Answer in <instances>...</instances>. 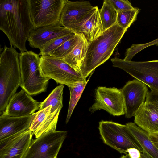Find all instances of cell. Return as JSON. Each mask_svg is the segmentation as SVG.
Returning <instances> with one entry per match:
<instances>
[{
  "label": "cell",
  "mask_w": 158,
  "mask_h": 158,
  "mask_svg": "<svg viewBox=\"0 0 158 158\" xmlns=\"http://www.w3.org/2000/svg\"><path fill=\"white\" fill-rule=\"evenodd\" d=\"M0 29L10 45L21 52L27 51L26 42L33 29L29 0H0Z\"/></svg>",
  "instance_id": "obj_1"
},
{
  "label": "cell",
  "mask_w": 158,
  "mask_h": 158,
  "mask_svg": "<svg viewBox=\"0 0 158 158\" xmlns=\"http://www.w3.org/2000/svg\"><path fill=\"white\" fill-rule=\"evenodd\" d=\"M127 30L122 28L116 23L97 38L88 42L81 71L85 78L110 58Z\"/></svg>",
  "instance_id": "obj_2"
},
{
  "label": "cell",
  "mask_w": 158,
  "mask_h": 158,
  "mask_svg": "<svg viewBox=\"0 0 158 158\" xmlns=\"http://www.w3.org/2000/svg\"><path fill=\"white\" fill-rule=\"evenodd\" d=\"M20 53L10 45L4 46L0 58V115L20 85Z\"/></svg>",
  "instance_id": "obj_3"
},
{
  "label": "cell",
  "mask_w": 158,
  "mask_h": 158,
  "mask_svg": "<svg viewBox=\"0 0 158 158\" xmlns=\"http://www.w3.org/2000/svg\"><path fill=\"white\" fill-rule=\"evenodd\" d=\"M20 86L31 95L45 92L49 78L42 76L39 55L32 51L20 53Z\"/></svg>",
  "instance_id": "obj_4"
},
{
  "label": "cell",
  "mask_w": 158,
  "mask_h": 158,
  "mask_svg": "<svg viewBox=\"0 0 158 158\" xmlns=\"http://www.w3.org/2000/svg\"><path fill=\"white\" fill-rule=\"evenodd\" d=\"M98 128L103 142L120 153L127 154V150L131 148L143 152L139 143L126 124L102 120L99 122Z\"/></svg>",
  "instance_id": "obj_5"
},
{
  "label": "cell",
  "mask_w": 158,
  "mask_h": 158,
  "mask_svg": "<svg viewBox=\"0 0 158 158\" xmlns=\"http://www.w3.org/2000/svg\"><path fill=\"white\" fill-rule=\"evenodd\" d=\"M40 68L42 76L54 80L57 83L73 87L87 81L63 59L48 55L40 57Z\"/></svg>",
  "instance_id": "obj_6"
},
{
  "label": "cell",
  "mask_w": 158,
  "mask_h": 158,
  "mask_svg": "<svg viewBox=\"0 0 158 158\" xmlns=\"http://www.w3.org/2000/svg\"><path fill=\"white\" fill-rule=\"evenodd\" d=\"M113 66L123 70L158 92V60L146 61H125L117 57L111 59Z\"/></svg>",
  "instance_id": "obj_7"
},
{
  "label": "cell",
  "mask_w": 158,
  "mask_h": 158,
  "mask_svg": "<svg viewBox=\"0 0 158 158\" xmlns=\"http://www.w3.org/2000/svg\"><path fill=\"white\" fill-rule=\"evenodd\" d=\"M64 0H29L30 15L33 29L60 25Z\"/></svg>",
  "instance_id": "obj_8"
},
{
  "label": "cell",
  "mask_w": 158,
  "mask_h": 158,
  "mask_svg": "<svg viewBox=\"0 0 158 158\" xmlns=\"http://www.w3.org/2000/svg\"><path fill=\"white\" fill-rule=\"evenodd\" d=\"M67 132L55 131L32 139L24 158H57Z\"/></svg>",
  "instance_id": "obj_9"
},
{
  "label": "cell",
  "mask_w": 158,
  "mask_h": 158,
  "mask_svg": "<svg viewBox=\"0 0 158 158\" xmlns=\"http://www.w3.org/2000/svg\"><path fill=\"white\" fill-rule=\"evenodd\" d=\"M95 101L89 110L92 113L103 109L114 116L125 114L124 101L121 89L115 87H98L95 90Z\"/></svg>",
  "instance_id": "obj_10"
},
{
  "label": "cell",
  "mask_w": 158,
  "mask_h": 158,
  "mask_svg": "<svg viewBox=\"0 0 158 158\" xmlns=\"http://www.w3.org/2000/svg\"><path fill=\"white\" fill-rule=\"evenodd\" d=\"M94 7L89 1L64 0L60 25L73 31L88 18Z\"/></svg>",
  "instance_id": "obj_11"
},
{
  "label": "cell",
  "mask_w": 158,
  "mask_h": 158,
  "mask_svg": "<svg viewBox=\"0 0 158 158\" xmlns=\"http://www.w3.org/2000/svg\"><path fill=\"white\" fill-rule=\"evenodd\" d=\"M124 101L125 116H134L144 102L148 91L147 85L135 79L128 81L121 89Z\"/></svg>",
  "instance_id": "obj_12"
},
{
  "label": "cell",
  "mask_w": 158,
  "mask_h": 158,
  "mask_svg": "<svg viewBox=\"0 0 158 158\" xmlns=\"http://www.w3.org/2000/svg\"><path fill=\"white\" fill-rule=\"evenodd\" d=\"M33 135L29 129L0 140V158H24Z\"/></svg>",
  "instance_id": "obj_13"
},
{
  "label": "cell",
  "mask_w": 158,
  "mask_h": 158,
  "mask_svg": "<svg viewBox=\"0 0 158 158\" xmlns=\"http://www.w3.org/2000/svg\"><path fill=\"white\" fill-rule=\"evenodd\" d=\"M41 103L22 89L11 97L2 114L16 117L31 115L39 110Z\"/></svg>",
  "instance_id": "obj_14"
},
{
  "label": "cell",
  "mask_w": 158,
  "mask_h": 158,
  "mask_svg": "<svg viewBox=\"0 0 158 158\" xmlns=\"http://www.w3.org/2000/svg\"><path fill=\"white\" fill-rule=\"evenodd\" d=\"M51 106L32 114L29 130L37 138L47 133L56 131L60 111L59 109L51 113Z\"/></svg>",
  "instance_id": "obj_15"
},
{
  "label": "cell",
  "mask_w": 158,
  "mask_h": 158,
  "mask_svg": "<svg viewBox=\"0 0 158 158\" xmlns=\"http://www.w3.org/2000/svg\"><path fill=\"white\" fill-rule=\"evenodd\" d=\"M73 32L60 25L48 26L33 29L31 32L27 40L31 47L40 51L51 40Z\"/></svg>",
  "instance_id": "obj_16"
},
{
  "label": "cell",
  "mask_w": 158,
  "mask_h": 158,
  "mask_svg": "<svg viewBox=\"0 0 158 158\" xmlns=\"http://www.w3.org/2000/svg\"><path fill=\"white\" fill-rule=\"evenodd\" d=\"M134 123L149 134L158 133V110L146 99L134 116Z\"/></svg>",
  "instance_id": "obj_17"
},
{
  "label": "cell",
  "mask_w": 158,
  "mask_h": 158,
  "mask_svg": "<svg viewBox=\"0 0 158 158\" xmlns=\"http://www.w3.org/2000/svg\"><path fill=\"white\" fill-rule=\"evenodd\" d=\"M32 114L19 117L0 116V140L26 130L30 127Z\"/></svg>",
  "instance_id": "obj_18"
},
{
  "label": "cell",
  "mask_w": 158,
  "mask_h": 158,
  "mask_svg": "<svg viewBox=\"0 0 158 158\" xmlns=\"http://www.w3.org/2000/svg\"><path fill=\"white\" fill-rule=\"evenodd\" d=\"M99 14V9L94 6L89 16L79 26L73 31L76 33H82L88 42H91L104 31Z\"/></svg>",
  "instance_id": "obj_19"
},
{
  "label": "cell",
  "mask_w": 158,
  "mask_h": 158,
  "mask_svg": "<svg viewBox=\"0 0 158 158\" xmlns=\"http://www.w3.org/2000/svg\"><path fill=\"white\" fill-rule=\"evenodd\" d=\"M80 40L72 51L63 60L71 66L81 73L83 67L89 42L82 33Z\"/></svg>",
  "instance_id": "obj_20"
},
{
  "label": "cell",
  "mask_w": 158,
  "mask_h": 158,
  "mask_svg": "<svg viewBox=\"0 0 158 158\" xmlns=\"http://www.w3.org/2000/svg\"><path fill=\"white\" fill-rule=\"evenodd\" d=\"M126 125L145 152L152 158H158V149L150 139L149 134L135 123L128 122Z\"/></svg>",
  "instance_id": "obj_21"
},
{
  "label": "cell",
  "mask_w": 158,
  "mask_h": 158,
  "mask_svg": "<svg viewBox=\"0 0 158 158\" xmlns=\"http://www.w3.org/2000/svg\"><path fill=\"white\" fill-rule=\"evenodd\" d=\"M64 85H60L55 88L42 102L39 110L51 106V113L58 109L61 110L63 106V94Z\"/></svg>",
  "instance_id": "obj_22"
},
{
  "label": "cell",
  "mask_w": 158,
  "mask_h": 158,
  "mask_svg": "<svg viewBox=\"0 0 158 158\" xmlns=\"http://www.w3.org/2000/svg\"><path fill=\"white\" fill-rule=\"evenodd\" d=\"M99 14L104 31L117 23V13L109 0L103 1L102 8L99 9Z\"/></svg>",
  "instance_id": "obj_23"
},
{
  "label": "cell",
  "mask_w": 158,
  "mask_h": 158,
  "mask_svg": "<svg viewBox=\"0 0 158 158\" xmlns=\"http://www.w3.org/2000/svg\"><path fill=\"white\" fill-rule=\"evenodd\" d=\"M94 72L90 74V76L86 82L80 83L75 86L68 87L70 92V98L67 114L65 121L66 124L69 121L73 110Z\"/></svg>",
  "instance_id": "obj_24"
},
{
  "label": "cell",
  "mask_w": 158,
  "mask_h": 158,
  "mask_svg": "<svg viewBox=\"0 0 158 158\" xmlns=\"http://www.w3.org/2000/svg\"><path fill=\"white\" fill-rule=\"evenodd\" d=\"M80 38V34L76 33L74 37L65 42L48 55L63 59L74 48Z\"/></svg>",
  "instance_id": "obj_25"
},
{
  "label": "cell",
  "mask_w": 158,
  "mask_h": 158,
  "mask_svg": "<svg viewBox=\"0 0 158 158\" xmlns=\"http://www.w3.org/2000/svg\"><path fill=\"white\" fill-rule=\"evenodd\" d=\"M140 9L137 7L117 12V23L122 28L127 29L137 19Z\"/></svg>",
  "instance_id": "obj_26"
},
{
  "label": "cell",
  "mask_w": 158,
  "mask_h": 158,
  "mask_svg": "<svg viewBox=\"0 0 158 158\" xmlns=\"http://www.w3.org/2000/svg\"><path fill=\"white\" fill-rule=\"evenodd\" d=\"M76 34V33L73 32L51 40L40 51L38 55L41 56L48 55L65 42L74 37Z\"/></svg>",
  "instance_id": "obj_27"
},
{
  "label": "cell",
  "mask_w": 158,
  "mask_h": 158,
  "mask_svg": "<svg viewBox=\"0 0 158 158\" xmlns=\"http://www.w3.org/2000/svg\"><path fill=\"white\" fill-rule=\"evenodd\" d=\"M112 6L117 12L134 8L127 0H109Z\"/></svg>",
  "instance_id": "obj_28"
},
{
  "label": "cell",
  "mask_w": 158,
  "mask_h": 158,
  "mask_svg": "<svg viewBox=\"0 0 158 158\" xmlns=\"http://www.w3.org/2000/svg\"><path fill=\"white\" fill-rule=\"evenodd\" d=\"M146 99L153 104L158 110V92H148Z\"/></svg>",
  "instance_id": "obj_29"
},
{
  "label": "cell",
  "mask_w": 158,
  "mask_h": 158,
  "mask_svg": "<svg viewBox=\"0 0 158 158\" xmlns=\"http://www.w3.org/2000/svg\"><path fill=\"white\" fill-rule=\"evenodd\" d=\"M127 153L131 158H139L141 153L137 149L135 148L128 149Z\"/></svg>",
  "instance_id": "obj_30"
},
{
  "label": "cell",
  "mask_w": 158,
  "mask_h": 158,
  "mask_svg": "<svg viewBox=\"0 0 158 158\" xmlns=\"http://www.w3.org/2000/svg\"><path fill=\"white\" fill-rule=\"evenodd\" d=\"M149 136L151 141L158 149V133L149 134Z\"/></svg>",
  "instance_id": "obj_31"
},
{
  "label": "cell",
  "mask_w": 158,
  "mask_h": 158,
  "mask_svg": "<svg viewBox=\"0 0 158 158\" xmlns=\"http://www.w3.org/2000/svg\"><path fill=\"white\" fill-rule=\"evenodd\" d=\"M139 158H152L149 155L145 152L143 151L141 153Z\"/></svg>",
  "instance_id": "obj_32"
},
{
  "label": "cell",
  "mask_w": 158,
  "mask_h": 158,
  "mask_svg": "<svg viewBox=\"0 0 158 158\" xmlns=\"http://www.w3.org/2000/svg\"><path fill=\"white\" fill-rule=\"evenodd\" d=\"M120 158H131L128 154L123 155Z\"/></svg>",
  "instance_id": "obj_33"
}]
</instances>
